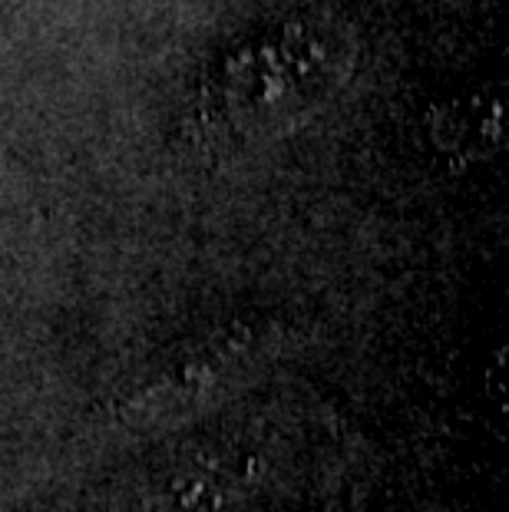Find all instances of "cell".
I'll use <instances>...</instances> for the list:
<instances>
[{
    "label": "cell",
    "mask_w": 509,
    "mask_h": 512,
    "mask_svg": "<svg viewBox=\"0 0 509 512\" xmlns=\"http://www.w3.org/2000/svg\"><path fill=\"white\" fill-rule=\"evenodd\" d=\"M493 129H500V106L493 100H476L470 110V123L467 113H463V100H453L447 110L440 113V119L433 123V139H437L440 149L447 152H467V136H470V152L476 149H490L496 143Z\"/></svg>",
    "instance_id": "2"
},
{
    "label": "cell",
    "mask_w": 509,
    "mask_h": 512,
    "mask_svg": "<svg viewBox=\"0 0 509 512\" xmlns=\"http://www.w3.org/2000/svg\"><path fill=\"white\" fill-rule=\"evenodd\" d=\"M348 70L351 43L338 27L291 20L225 53L205 90V113L232 136H275L328 103Z\"/></svg>",
    "instance_id": "1"
},
{
    "label": "cell",
    "mask_w": 509,
    "mask_h": 512,
    "mask_svg": "<svg viewBox=\"0 0 509 512\" xmlns=\"http://www.w3.org/2000/svg\"><path fill=\"white\" fill-rule=\"evenodd\" d=\"M414 512H417V509H414Z\"/></svg>",
    "instance_id": "3"
}]
</instances>
